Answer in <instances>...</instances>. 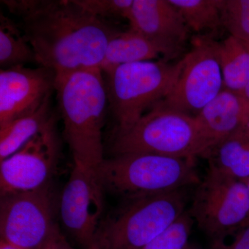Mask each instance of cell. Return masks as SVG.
I'll return each instance as SVG.
<instances>
[{
  "label": "cell",
  "instance_id": "cell-22",
  "mask_svg": "<svg viewBox=\"0 0 249 249\" xmlns=\"http://www.w3.org/2000/svg\"><path fill=\"white\" fill-rule=\"evenodd\" d=\"M222 22L230 36L249 42V0H223Z\"/></svg>",
  "mask_w": 249,
  "mask_h": 249
},
{
  "label": "cell",
  "instance_id": "cell-18",
  "mask_svg": "<svg viewBox=\"0 0 249 249\" xmlns=\"http://www.w3.org/2000/svg\"><path fill=\"white\" fill-rule=\"evenodd\" d=\"M218 54L224 88L240 93L249 82V42L229 36L218 42Z\"/></svg>",
  "mask_w": 249,
  "mask_h": 249
},
{
  "label": "cell",
  "instance_id": "cell-16",
  "mask_svg": "<svg viewBox=\"0 0 249 249\" xmlns=\"http://www.w3.org/2000/svg\"><path fill=\"white\" fill-rule=\"evenodd\" d=\"M160 51L142 35L132 29L119 31L108 44L101 70L106 72L114 67L133 62L155 60Z\"/></svg>",
  "mask_w": 249,
  "mask_h": 249
},
{
  "label": "cell",
  "instance_id": "cell-20",
  "mask_svg": "<svg viewBox=\"0 0 249 249\" xmlns=\"http://www.w3.org/2000/svg\"><path fill=\"white\" fill-rule=\"evenodd\" d=\"M37 64L35 52L22 29L14 20L0 14V67L1 70Z\"/></svg>",
  "mask_w": 249,
  "mask_h": 249
},
{
  "label": "cell",
  "instance_id": "cell-31",
  "mask_svg": "<svg viewBox=\"0 0 249 249\" xmlns=\"http://www.w3.org/2000/svg\"><path fill=\"white\" fill-rule=\"evenodd\" d=\"M246 127H247V129L249 130V119L248 121V122H247V124H245Z\"/></svg>",
  "mask_w": 249,
  "mask_h": 249
},
{
  "label": "cell",
  "instance_id": "cell-10",
  "mask_svg": "<svg viewBox=\"0 0 249 249\" xmlns=\"http://www.w3.org/2000/svg\"><path fill=\"white\" fill-rule=\"evenodd\" d=\"M60 153V140L53 113L47 124L22 148L0 162L1 196L48 186Z\"/></svg>",
  "mask_w": 249,
  "mask_h": 249
},
{
  "label": "cell",
  "instance_id": "cell-30",
  "mask_svg": "<svg viewBox=\"0 0 249 249\" xmlns=\"http://www.w3.org/2000/svg\"><path fill=\"white\" fill-rule=\"evenodd\" d=\"M185 249H203L201 248H199V247H194V246H192L191 245L188 246Z\"/></svg>",
  "mask_w": 249,
  "mask_h": 249
},
{
  "label": "cell",
  "instance_id": "cell-25",
  "mask_svg": "<svg viewBox=\"0 0 249 249\" xmlns=\"http://www.w3.org/2000/svg\"><path fill=\"white\" fill-rule=\"evenodd\" d=\"M55 249H76L73 248V247H71L70 245H69L68 242H67L66 240H65V237H64L63 235H62L61 237L59 238L58 242H57L56 247H55ZM84 249H98L97 247H95V246H92L91 247H89V248H87Z\"/></svg>",
  "mask_w": 249,
  "mask_h": 249
},
{
  "label": "cell",
  "instance_id": "cell-4",
  "mask_svg": "<svg viewBox=\"0 0 249 249\" xmlns=\"http://www.w3.org/2000/svg\"><path fill=\"white\" fill-rule=\"evenodd\" d=\"M182 67L160 59L125 64L103 72L116 130L129 128L170 92Z\"/></svg>",
  "mask_w": 249,
  "mask_h": 249
},
{
  "label": "cell",
  "instance_id": "cell-17",
  "mask_svg": "<svg viewBox=\"0 0 249 249\" xmlns=\"http://www.w3.org/2000/svg\"><path fill=\"white\" fill-rule=\"evenodd\" d=\"M49 97L37 110L0 127V162L30 141L53 115Z\"/></svg>",
  "mask_w": 249,
  "mask_h": 249
},
{
  "label": "cell",
  "instance_id": "cell-13",
  "mask_svg": "<svg viewBox=\"0 0 249 249\" xmlns=\"http://www.w3.org/2000/svg\"><path fill=\"white\" fill-rule=\"evenodd\" d=\"M129 29L145 37L169 61L182 52L190 31L169 0H134Z\"/></svg>",
  "mask_w": 249,
  "mask_h": 249
},
{
  "label": "cell",
  "instance_id": "cell-27",
  "mask_svg": "<svg viewBox=\"0 0 249 249\" xmlns=\"http://www.w3.org/2000/svg\"><path fill=\"white\" fill-rule=\"evenodd\" d=\"M0 249H22L18 248L17 247L15 246L9 245V244L6 243V242L1 241L0 242Z\"/></svg>",
  "mask_w": 249,
  "mask_h": 249
},
{
  "label": "cell",
  "instance_id": "cell-28",
  "mask_svg": "<svg viewBox=\"0 0 249 249\" xmlns=\"http://www.w3.org/2000/svg\"><path fill=\"white\" fill-rule=\"evenodd\" d=\"M62 235H60V236H59L58 238H56L55 239V240L52 241V242H50V243L48 244V245L46 246V247H44V248H42V249H55L57 242H58L59 238H60V237H61Z\"/></svg>",
  "mask_w": 249,
  "mask_h": 249
},
{
  "label": "cell",
  "instance_id": "cell-19",
  "mask_svg": "<svg viewBox=\"0 0 249 249\" xmlns=\"http://www.w3.org/2000/svg\"><path fill=\"white\" fill-rule=\"evenodd\" d=\"M181 15L189 30L210 37L223 27V0H169Z\"/></svg>",
  "mask_w": 249,
  "mask_h": 249
},
{
  "label": "cell",
  "instance_id": "cell-29",
  "mask_svg": "<svg viewBox=\"0 0 249 249\" xmlns=\"http://www.w3.org/2000/svg\"><path fill=\"white\" fill-rule=\"evenodd\" d=\"M245 182L246 183V184H247V188H248L249 193V178H247V180H246ZM249 220L248 221V222H247V225H246L245 227H247V226H249Z\"/></svg>",
  "mask_w": 249,
  "mask_h": 249
},
{
  "label": "cell",
  "instance_id": "cell-7",
  "mask_svg": "<svg viewBox=\"0 0 249 249\" xmlns=\"http://www.w3.org/2000/svg\"><path fill=\"white\" fill-rule=\"evenodd\" d=\"M190 214L211 241L227 240L249 220V193L242 180L208 168L196 186Z\"/></svg>",
  "mask_w": 249,
  "mask_h": 249
},
{
  "label": "cell",
  "instance_id": "cell-6",
  "mask_svg": "<svg viewBox=\"0 0 249 249\" xmlns=\"http://www.w3.org/2000/svg\"><path fill=\"white\" fill-rule=\"evenodd\" d=\"M113 156L152 154L179 158H196L207 150L196 118L155 106L133 125L114 129Z\"/></svg>",
  "mask_w": 249,
  "mask_h": 249
},
{
  "label": "cell",
  "instance_id": "cell-23",
  "mask_svg": "<svg viewBox=\"0 0 249 249\" xmlns=\"http://www.w3.org/2000/svg\"><path fill=\"white\" fill-rule=\"evenodd\" d=\"M76 1L96 17L106 20L117 18H124L127 20L134 0H76Z\"/></svg>",
  "mask_w": 249,
  "mask_h": 249
},
{
  "label": "cell",
  "instance_id": "cell-15",
  "mask_svg": "<svg viewBox=\"0 0 249 249\" xmlns=\"http://www.w3.org/2000/svg\"><path fill=\"white\" fill-rule=\"evenodd\" d=\"M209 168L245 181L249 178V130L245 125L228 136L201 156Z\"/></svg>",
  "mask_w": 249,
  "mask_h": 249
},
{
  "label": "cell",
  "instance_id": "cell-3",
  "mask_svg": "<svg viewBox=\"0 0 249 249\" xmlns=\"http://www.w3.org/2000/svg\"><path fill=\"white\" fill-rule=\"evenodd\" d=\"M196 159L124 154L105 159L96 173L105 191L131 200L196 186Z\"/></svg>",
  "mask_w": 249,
  "mask_h": 249
},
{
  "label": "cell",
  "instance_id": "cell-11",
  "mask_svg": "<svg viewBox=\"0 0 249 249\" xmlns=\"http://www.w3.org/2000/svg\"><path fill=\"white\" fill-rule=\"evenodd\" d=\"M104 192L96 170L74 163L60 197V217L85 249L94 245L103 220Z\"/></svg>",
  "mask_w": 249,
  "mask_h": 249
},
{
  "label": "cell",
  "instance_id": "cell-12",
  "mask_svg": "<svg viewBox=\"0 0 249 249\" xmlns=\"http://www.w3.org/2000/svg\"><path fill=\"white\" fill-rule=\"evenodd\" d=\"M55 79L44 67L0 70V127L37 110L55 91Z\"/></svg>",
  "mask_w": 249,
  "mask_h": 249
},
{
  "label": "cell",
  "instance_id": "cell-26",
  "mask_svg": "<svg viewBox=\"0 0 249 249\" xmlns=\"http://www.w3.org/2000/svg\"><path fill=\"white\" fill-rule=\"evenodd\" d=\"M239 94L243 96L245 99H247V101H249V82L248 84L246 85L245 88H244L243 90H242Z\"/></svg>",
  "mask_w": 249,
  "mask_h": 249
},
{
  "label": "cell",
  "instance_id": "cell-8",
  "mask_svg": "<svg viewBox=\"0 0 249 249\" xmlns=\"http://www.w3.org/2000/svg\"><path fill=\"white\" fill-rule=\"evenodd\" d=\"M173 89L155 106L196 117L224 89L218 42L196 36Z\"/></svg>",
  "mask_w": 249,
  "mask_h": 249
},
{
  "label": "cell",
  "instance_id": "cell-1",
  "mask_svg": "<svg viewBox=\"0 0 249 249\" xmlns=\"http://www.w3.org/2000/svg\"><path fill=\"white\" fill-rule=\"evenodd\" d=\"M22 20L21 29L37 64L56 76L100 68L109 42L121 30L76 0H3ZM101 69V68H100Z\"/></svg>",
  "mask_w": 249,
  "mask_h": 249
},
{
  "label": "cell",
  "instance_id": "cell-24",
  "mask_svg": "<svg viewBox=\"0 0 249 249\" xmlns=\"http://www.w3.org/2000/svg\"><path fill=\"white\" fill-rule=\"evenodd\" d=\"M231 242L227 240L211 241L209 249H249V225L234 234Z\"/></svg>",
  "mask_w": 249,
  "mask_h": 249
},
{
  "label": "cell",
  "instance_id": "cell-5",
  "mask_svg": "<svg viewBox=\"0 0 249 249\" xmlns=\"http://www.w3.org/2000/svg\"><path fill=\"white\" fill-rule=\"evenodd\" d=\"M186 188L131 200L103 219L95 247L140 249L163 233L186 211Z\"/></svg>",
  "mask_w": 249,
  "mask_h": 249
},
{
  "label": "cell",
  "instance_id": "cell-2",
  "mask_svg": "<svg viewBox=\"0 0 249 249\" xmlns=\"http://www.w3.org/2000/svg\"><path fill=\"white\" fill-rule=\"evenodd\" d=\"M55 91L74 163L96 170L105 160L103 128L108 107L102 70L88 69L56 76Z\"/></svg>",
  "mask_w": 249,
  "mask_h": 249
},
{
  "label": "cell",
  "instance_id": "cell-21",
  "mask_svg": "<svg viewBox=\"0 0 249 249\" xmlns=\"http://www.w3.org/2000/svg\"><path fill=\"white\" fill-rule=\"evenodd\" d=\"M194 224L189 212L186 211L163 233L140 249H185L189 245Z\"/></svg>",
  "mask_w": 249,
  "mask_h": 249
},
{
  "label": "cell",
  "instance_id": "cell-14",
  "mask_svg": "<svg viewBox=\"0 0 249 249\" xmlns=\"http://www.w3.org/2000/svg\"><path fill=\"white\" fill-rule=\"evenodd\" d=\"M195 118L209 150L247 124L249 101L224 88Z\"/></svg>",
  "mask_w": 249,
  "mask_h": 249
},
{
  "label": "cell",
  "instance_id": "cell-9",
  "mask_svg": "<svg viewBox=\"0 0 249 249\" xmlns=\"http://www.w3.org/2000/svg\"><path fill=\"white\" fill-rule=\"evenodd\" d=\"M60 235L49 185L1 196V241L22 249H42Z\"/></svg>",
  "mask_w": 249,
  "mask_h": 249
}]
</instances>
